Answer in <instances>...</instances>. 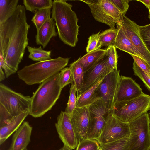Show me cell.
Masks as SVG:
<instances>
[{"label":"cell","mask_w":150,"mask_h":150,"mask_svg":"<svg viewBox=\"0 0 150 150\" xmlns=\"http://www.w3.org/2000/svg\"><path fill=\"white\" fill-rule=\"evenodd\" d=\"M137 1L141 2L143 3L148 8L149 11L150 10V0H137Z\"/></svg>","instance_id":"41"},{"label":"cell","mask_w":150,"mask_h":150,"mask_svg":"<svg viewBox=\"0 0 150 150\" xmlns=\"http://www.w3.org/2000/svg\"><path fill=\"white\" fill-rule=\"evenodd\" d=\"M122 16L123 20L120 25L125 34L134 46L141 58L145 61L150 66V52L140 36L138 25L125 15Z\"/></svg>","instance_id":"13"},{"label":"cell","mask_w":150,"mask_h":150,"mask_svg":"<svg viewBox=\"0 0 150 150\" xmlns=\"http://www.w3.org/2000/svg\"><path fill=\"white\" fill-rule=\"evenodd\" d=\"M89 6L95 19L110 28H115V23L120 25L123 16L110 0H81Z\"/></svg>","instance_id":"6"},{"label":"cell","mask_w":150,"mask_h":150,"mask_svg":"<svg viewBox=\"0 0 150 150\" xmlns=\"http://www.w3.org/2000/svg\"><path fill=\"white\" fill-rule=\"evenodd\" d=\"M58 150H72L69 147L65 145Z\"/></svg>","instance_id":"43"},{"label":"cell","mask_w":150,"mask_h":150,"mask_svg":"<svg viewBox=\"0 0 150 150\" xmlns=\"http://www.w3.org/2000/svg\"><path fill=\"white\" fill-rule=\"evenodd\" d=\"M2 69L0 67V81L4 80L5 79L4 74L2 70Z\"/></svg>","instance_id":"42"},{"label":"cell","mask_w":150,"mask_h":150,"mask_svg":"<svg viewBox=\"0 0 150 150\" xmlns=\"http://www.w3.org/2000/svg\"><path fill=\"white\" fill-rule=\"evenodd\" d=\"M149 18V19H150V18Z\"/></svg>","instance_id":"48"},{"label":"cell","mask_w":150,"mask_h":150,"mask_svg":"<svg viewBox=\"0 0 150 150\" xmlns=\"http://www.w3.org/2000/svg\"><path fill=\"white\" fill-rule=\"evenodd\" d=\"M70 116L79 142L86 139L90 122L88 107L76 108Z\"/></svg>","instance_id":"16"},{"label":"cell","mask_w":150,"mask_h":150,"mask_svg":"<svg viewBox=\"0 0 150 150\" xmlns=\"http://www.w3.org/2000/svg\"><path fill=\"white\" fill-rule=\"evenodd\" d=\"M90 113V122L86 139L98 141L109 113L105 108L99 100L88 106Z\"/></svg>","instance_id":"11"},{"label":"cell","mask_w":150,"mask_h":150,"mask_svg":"<svg viewBox=\"0 0 150 150\" xmlns=\"http://www.w3.org/2000/svg\"><path fill=\"white\" fill-rule=\"evenodd\" d=\"M28 51L29 53V58L32 60L41 62L51 59V51H46L43 49L41 46L38 47H32L29 46L27 47Z\"/></svg>","instance_id":"26"},{"label":"cell","mask_w":150,"mask_h":150,"mask_svg":"<svg viewBox=\"0 0 150 150\" xmlns=\"http://www.w3.org/2000/svg\"><path fill=\"white\" fill-rule=\"evenodd\" d=\"M60 72L41 83L31 97L29 115L34 118L41 117L51 109L59 98L62 90Z\"/></svg>","instance_id":"3"},{"label":"cell","mask_w":150,"mask_h":150,"mask_svg":"<svg viewBox=\"0 0 150 150\" xmlns=\"http://www.w3.org/2000/svg\"><path fill=\"white\" fill-rule=\"evenodd\" d=\"M18 0H0V24L11 17L15 13Z\"/></svg>","instance_id":"24"},{"label":"cell","mask_w":150,"mask_h":150,"mask_svg":"<svg viewBox=\"0 0 150 150\" xmlns=\"http://www.w3.org/2000/svg\"><path fill=\"white\" fill-rule=\"evenodd\" d=\"M29 113V110L28 109L20 114L13 117L8 124L0 127V145L18 129Z\"/></svg>","instance_id":"19"},{"label":"cell","mask_w":150,"mask_h":150,"mask_svg":"<svg viewBox=\"0 0 150 150\" xmlns=\"http://www.w3.org/2000/svg\"><path fill=\"white\" fill-rule=\"evenodd\" d=\"M100 150H129V137L100 144Z\"/></svg>","instance_id":"28"},{"label":"cell","mask_w":150,"mask_h":150,"mask_svg":"<svg viewBox=\"0 0 150 150\" xmlns=\"http://www.w3.org/2000/svg\"><path fill=\"white\" fill-rule=\"evenodd\" d=\"M150 120L146 113L129 123V150H146L150 147Z\"/></svg>","instance_id":"7"},{"label":"cell","mask_w":150,"mask_h":150,"mask_svg":"<svg viewBox=\"0 0 150 150\" xmlns=\"http://www.w3.org/2000/svg\"><path fill=\"white\" fill-rule=\"evenodd\" d=\"M76 90L75 86L71 84L69 91V96L65 112L71 115L76 108L77 97L76 96Z\"/></svg>","instance_id":"31"},{"label":"cell","mask_w":150,"mask_h":150,"mask_svg":"<svg viewBox=\"0 0 150 150\" xmlns=\"http://www.w3.org/2000/svg\"><path fill=\"white\" fill-rule=\"evenodd\" d=\"M138 28L140 36L150 52V24L144 26L138 25Z\"/></svg>","instance_id":"34"},{"label":"cell","mask_w":150,"mask_h":150,"mask_svg":"<svg viewBox=\"0 0 150 150\" xmlns=\"http://www.w3.org/2000/svg\"><path fill=\"white\" fill-rule=\"evenodd\" d=\"M108 57L107 56L85 73L83 85L77 94V96L93 86L112 71L108 67Z\"/></svg>","instance_id":"15"},{"label":"cell","mask_w":150,"mask_h":150,"mask_svg":"<svg viewBox=\"0 0 150 150\" xmlns=\"http://www.w3.org/2000/svg\"><path fill=\"white\" fill-rule=\"evenodd\" d=\"M56 26L55 21L52 18L47 20L37 31L35 36L36 44L41 45L43 48H45L51 38L57 36Z\"/></svg>","instance_id":"18"},{"label":"cell","mask_w":150,"mask_h":150,"mask_svg":"<svg viewBox=\"0 0 150 150\" xmlns=\"http://www.w3.org/2000/svg\"></svg>","instance_id":"50"},{"label":"cell","mask_w":150,"mask_h":150,"mask_svg":"<svg viewBox=\"0 0 150 150\" xmlns=\"http://www.w3.org/2000/svg\"><path fill=\"white\" fill-rule=\"evenodd\" d=\"M103 79L77 96L76 108L88 107L100 100L96 94V91Z\"/></svg>","instance_id":"22"},{"label":"cell","mask_w":150,"mask_h":150,"mask_svg":"<svg viewBox=\"0 0 150 150\" xmlns=\"http://www.w3.org/2000/svg\"><path fill=\"white\" fill-rule=\"evenodd\" d=\"M150 110V96L145 93L133 99L114 103L111 113L127 123L138 118Z\"/></svg>","instance_id":"5"},{"label":"cell","mask_w":150,"mask_h":150,"mask_svg":"<svg viewBox=\"0 0 150 150\" xmlns=\"http://www.w3.org/2000/svg\"><path fill=\"white\" fill-rule=\"evenodd\" d=\"M149 117H150V112L149 113Z\"/></svg>","instance_id":"46"},{"label":"cell","mask_w":150,"mask_h":150,"mask_svg":"<svg viewBox=\"0 0 150 150\" xmlns=\"http://www.w3.org/2000/svg\"><path fill=\"white\" fill-rule=\"evenodd\" d=\"M149 123H150V122H149Z\"/></svg>","instance_id":"47"},{"label":"cell","mask_w":150,"mask_h":150,"mask_svg":"<svg viewBox=\"0 0 150 150\" xmlns=\"http://www.w3.org/2000/svg\"><path fill=\"white\" fill-rule=\"evenodd\" d=\"M106 49H99L87 53L78 59L82 65L85 73L93 68L106 55Z\"/></svg>","instance_id":"20"},{"label":"cell","mask_w":150,"mask_h":150,"mask_svg":"<svg viewBox=\"0 0 150 150\" xmlns=\"http://www.w3.org/2000/svg\"><path fill=\"white\" fill-rule=\"evenodd\" d=\"M0 67L4 69L6 78L8 77L12 74L15 73L16 71L12 69L5 62L2 56L0 54Z\"/></svg>","instance_id":"40"},{"label":"cell","mask_w":150,"mask_h":150,"mask_svg":"<svg viewBox=\"0 0 150 150\" xmlns=\"http://www.w3.org/2000/svg\"><path fill=\"white\" fill-rule=\"evenodd\" d=\"M149 18L150 17V10L149 11Z\"/></svg>","instance_id":"44"},{"label":"cell","mask_w":150,"mask_h":150,"mask_svg":"<svg viewBox=\"0 0 150 150\" xmlns=\"http://www.w3.org/2000/svg\"><path fill=\"white\" fill-rule=\"evenodd\" d=\"M144 93L140 86L131 77L121 76L114 99V103L128 101Z\"/></svg>","instance_id":"14"},{"label":"cell","mask_w":150,"mask_h":150,"mask_svg":"<svg viewBox=\"0 0 150 150\" xmlns=\"http://www.w3.org/2000/svg\"></svg>","instance_id":"49"},{"label":"cell","mask_w":150,"mask_h":150,"mask_svg":"<svg viewBox=\"0 0 150 150\" xmlns=\"http://www.w3.org/2000/svg\"><path fill=\"white\" fill-rule=\"evenodd\" d=\"M146 150H150V147L148 149H147Z\"/></svg>","instance_id":"45"},{"label":"cell","mask_w":150,"mask_h":150,"mask_svg":"<svg viewBox=\"0 0 150 150\" xmlns=\"http://www.w3.org/2000/svg\"><path fill=\"white\" fill-rule=\"evenodd\" d=\"M131 55L137 65L147 75L150 77V66L148 64L140 57L132 55Z\"/></svg>","instance_id":"39"},{"label":"cell","mask_w":150,"mask_h":150,"mask_svg":"<svg viewBox=\"0 0 150 150\" xmlns=\"http://www.w3.org/2000/svg\"><path fill=\"white\" fill-rule=\"evenodd\" d=\"M53 1L51 0H23V3L27 10L35 13L40 9L52 8Z\"/></svg>","instance_id":"25"},{"label":"cell","mask_w":150,"mask_h":150,"mask_svg":"<svg viewBox=\"0 0 150 150\" xmlns=\"http://www.w3.org/2000/svg\"><path fill=\"white\" fill-rule=\"evenodd\" d=\"M72 72V83L75 86L77 94L81 88L84 80L85 73L81 63L78 59L70 64Z\"/></svg>","instance_id":"23"},{"label":"cell","mask_w":150,"mask_h":150,"mask_svg":"<svg viewBox=\"0 0 150 150\" xmlns=\"http://www.w3.org/2000/svg\"><path fill=\"white\" fill-rule=\"evenodd\" d=\"M120 77L119 70L110 72L104 78L96 91L97 96L109 113H111L113 109Z\"/></svg>","instance_id":"9"},{"label":"cell","mask_w":150,"mask_h":150,"mask_svg":"<svg viewBox=\"0 0 150 150\" xmlns=\"http://www.w3.org/2000/svg\"><path fill=\"white\" fill-rule=\"evenodd\" d=\"M100 144L96 140L85 139L79 142L76 150H100Z\"/></svg>","instance_id":"32"},{"label":"cell","mask_w":150,"mask_h":150,"mask_svg":"<svg viewBox=\"0 0 150 150\" xmlns=\"http://www.w3.org/2000/svg\"><path fill=\"white\" fill-rule=\"evenodd\" d=\"M13 117L0 104V127L8 124Z\"/></svg>","instance_id":"38"},{"label":"cell","mask_w":150,"mask_h":150,"mask_svg":"<svg viewBox=\"0 0 150 150\" xmlns=\"http://www.w3.org/2000/svg\"><path fill=\"white\" fill-rule=\"evenodd\" d=\"M118 30L115 45L116 48L141 58L129 38L126 35L121 26L116 24Z\"/></svg>","instance_id":"21"},{"label":"cell","mask_w":150,"mask_h":150,"mask_svg":"<svg viewBox=\"0 0 150 150\" xmlns=\"http://www.w3.org/2000/svg\"><path fill=\"white\" fill-rule=\"evenodd\" d=\"M69 58H57L24 66L17 72L19 78L29 85L41 83L59 73L67 65Z\"/></svg>","instance_id":"4"},{"label":"cell","mask_w":150,"mask_h":150,"mask_svg":"<svg viewBox=\"0 0 150 150\" xmlns=\"http://www.w3.org/2000/svg\"><path fill=\"white\" fill-rule=\"evenodd\" d=\"M129 135V123L121 121L109 113L98 141L100 144H103L128 138Z\"/></svg>","instance_id":"10"},{"label":"cell","mask_w":150,"mask_h":150,"mask_svg":"<svg viewBox=\"0 0 150 150\" xmlns=\"http://www.w3.org/2000/svg\"><path fill=\"white\" fill-rule=\"evenodd\" d=\"M24 6L18 5L12 16L0 24V54L7 64L17 71L28 44L30 25Z\"/></svg>","instance_id":"1"},{"label":"cell","mask_w":150,"mask_h":150,"mask_svg":"<svg viewBox=\"0 0 150 150\" xmlns=\"http://www.w3.org/2000/svg\"><path fill=\"white\" fill-rule=\"evenodd\" d=\"M72 6L66 0L53 1L52 18L54 20L60 40L64 44L71 47L76 46L78 41L79 26L78 19Z\"/></svg>","instance_id":"2"},{"label":"cell","mask_w":150,"mask_h":150,"mask_svg":"<svg viewBox=\"0 0 150 150\" xmlns=\"http://www.w3.org/2000/svg\"><path fill=\"white\" fill-rule=\"evenodd\" d=\"M55 125L59 137L64 145L72 149H75L79 142L70 115L65 112L61 111L57 117Z\"/></svg>","instance_id":"12"},{"label":"cell","mask_w":150,"mask_h":150,"mask_svg":"<svg viewBox=\"0 0 150 150\" xmlns=\"http://www.w3.org/2000/svg\"><path fill=\"white\" fill-rule=\"evenodd\" d=\"M31 97L17 92L4 84L0 83V104L13 116L30 109Z\"/></svg>","instance_id":"8"},{"label":"cell","mask_w":150,"mask_h":150,"mask_svg":"<svg viewBox=\"0 0 150 150\" xmlns=\"http://www.w3.org/2000/svg\"><path fill=\"white\" fill-rule=\"evenodd\" d=\"M51 8H47L36 10L31 21L35 25L37 31L50 18L51 13Z\"/></svg>","instance_id":"27"},{"label":"cell","mask_w":150,"mask_h":150,"mask_svg":"<svg viewBox=\"0 0 150 150\" xmlns=\"http://www.w3.org/2000/svg\"><path fill=\"white\" fill-rule=\"evenodd\" d=\"M120 11L122 15H125L129 8V2L131 0H110Z\"/></svg>","instance_id":"37"},{"label":"cell","mask_w":150,"mask_h":150,"mask_svg":"<svg viewBox=\"0 0 150 150\" xmlns=\"http://www.w3.org/2000/svg\"><path fill=\"white\" fill-rule=\"evenodd\" d=\"M115 45L108 47L106 49V55L108 57V67L112 71L117 69L118 55Z\"/></svg>","instance_id":"30"},{"label":"cell","mask_w":150,"mask_h":150,"mask_svg":"<svg viewBox=\"0 0 150 150\" xmlns=\"http://www.w3.org/2000/svg\"><path fill=\"white\" fill-rule=\"evenodd\" d=\"M60 82L62 89L67 85L72 83V72L70 68L65 67L60 72Z\"/></svg>","instance_id":"35"},{"label":"cell","mask_w":150,"mask_h":150,"mask_svg":"<svg viewBox=\"0 0 150 150\" xmlns=\"http://www.w3.org/2000/svg\"><path fill=\"white\" fill-rule=\"evenodd\" d=\"M100 31L96 34L92 35L89 37L86 48L87 53L101 49L102 46L100 39Z\"/></svg>","instance_id":"33"},{"label":"cell","mask_w":150,"mask_h":150,"mask_svg":"<svg viewBox=\"0 0 150 150\" xmlns=\"http://www.w3.org/2000/svg\"><path fill=\"white\" fill-rule=\"evenodd\" d=\"M133 69L134 75L143 82L145 86L150 91V77L147 75L134 61Z\"/></svg>","instance_id":"36"},{"label":"cell","mask_w":150,"mask_h":150,"mask_svg":"<svg viewBox=\"0 0 150 150\" xmlns=\"http://www.w3.org/2000/svg\"><path fill=\"white\" fill-rule=\"evenodd\" d=\"M32 130V127L29 122H24L13 134L11 144L8 150H27Z\"/></svg>","instance_id":"17"},{"label":"cell","mask_w":150,"mask_h":150,"mask_svg":"<svg viewBox=\"0 0 150 150\" xmlns=\"http://www.w3.org/2000/svg\"><path fill=\"white\" fill-rule=\"evenodd\" d=\"M117 32V29L110 28L100 33V39L102 47L114 45Z\"/></svg>","instance_id":"29"}]
</instances>
